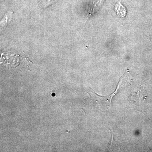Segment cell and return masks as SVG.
Here are the masks:
<instances>
[{"mask_svg":"<svg viewBox=\"0 0 152 152\" xmlns=\"http://www.w3.org/2000/svg\"><path fill=\"white\" fill-rule=\"evenodd\" d=\"M131 98L134 104H136V103H137V105H138L140 102L145 100L147 99V96L143 87H140V91H137V93H134L131 95Z\"/></svg>","mask_w":152,"mask_h":152,"instance_id":"6da1fadb","label":"cell"},{"mask_svg":"<svg viewBox=\"0 0 152 152\" xmlns=\"http://www.w3.org/2000/svg\"><path fill=\"white\" fill-rule=\"evenodd\" d=\"M115 10L117 15L121 18H124L126 15V10L124 7L120 2H118L115 6Z\"/></svg>","mask_w":152,"mask_h":152,"instance_id":"7a4b0ae2","label":"cell"},{"mask_svg":"<svg viewBox=\"0 0 152 152\" xmlns=\"http://www.w3.org/2000/svg\"><path fill=\"white\" fill-rule=\"evenodd\" d=\"M13 12L10 11L6 14L4 17L2 19L1 21V27H4L7 26L10 22L12 21V19Z\"/></svg>","mask_w":152,"mask_h":152,"instance_id":"3957f363","label":"cell"},{"mask_svg":"<svg viewBox=\"0 0 152 152\" xmlns=\"http://www.w3.org/2000/svg\"><path fill=\"white\" fill-rule=\"evenodd\" d=\"M111 133V140L109 143V147L108 150H114L115 149H117L118 148H119L118 145V142L115 140L114 136L113 135V133L112 131L110 130Z\"/></svg>","mask_w":152,"mask_h":152,"instance_id":"277c9868","label":"cell"},{"mask_svg":"<svg viewBox=\"0 0 152 152\" xmlns=\"http://www.w3.org/2000/svg\"><path fill=\"white\" fill-rule=\"evenodd\" d=\"M58 0H41L40 4L42 7L45 8L50 5L56 2Z\"/></svg>","mask_w":152,"mask_h":152,"instance_id":"5b68a950","label":"cell"}]
</instances>
